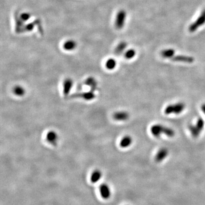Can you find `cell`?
<instances>
[{
	"label": "cell",
	"mask_w": 205,
	"mask_h": 205,
	"mask_svg": "<svg viewBox=\"0 0 205 205\" xmlns=\"http://www.w3.org/2000/svg\"><path fill=\"white\" fill-rule=\"evenodd\" d=\"M152 135L155 137H160L161 135L164 134L169 137H173L175 135V132L169 127L162 125L161 124H155L151 128Z\"/></svg>",
	"instance_id": "1"
},
{
	"label": "cell",
	"mask_w": 205,
	"mask_h": 205,
	"mask_svg": "<svg viewBox=\"0 0 205 205\" xmlns=\"http://www.w3.org/2000/svg\"><path fill=\"white\" fill-rule=\"evenodd\" d=\"M185 103L182 102H178L174 104H170L166 107L165 109L164 112L166 115H179L182 112L185 108Z\"/></svg>",
	"instance_id": "2"
},
{
	"label": "cell",
	"mask_w": 205,
	"mask_h": 205,
	"mask_svg": "<svg viewBox=\"0 0 205 205\" xmlns=\"http://www.w3.org/2000/svg\"><path fill=\"white\" fill-rule=\"evenodd\" d=\"M205 125V122L202 118H199L195 125H191L189 127L191 135L194 138H197L200 135Z\"/></svg>",
	"instance_id": "3"
},
{
	"label": "cell",
	"mask_w": 205,
	"mask_h": 205,
	"mask_svg": "<svg viewBox=\"0 0 205 205\" xmlns=\"http://www.w3.org/2000/svg\"><path fill=\"white\" fill-rule=\"evenodd\" d=\"M205 24V9L203 10L200 16L197 18V19L195 21L190 25L189 28V30L191 33H193L200 27Z\"/></svg>",
	"instance_id": "4"
},
{
	"label": "cell",
	"mask_w": 205,
	"mask_h": 205,
	"mask_svg": "<svg viewBox=\"0 0 205 205\" xmlns=\"http://www.w3.org/2000/svg\"><path fill=\"white\" fill-rule=\"evenodd\" d=\"M68 96H69V98H82L84 100L89 101V100L94 99L96 97V95L94 93V91H93L91 90L88 92L76 93H74V94H73V95Z\"/></svg>",
	"instance_id": "5"
},
{
	"label": "cell",
	"mask_w": 205,
	"mask_h": 205,
	"mask_svg": "<svg viewBox=\"0 0 205 205\" xmlns=\"http://www.w3.org/2000/svg\"><path fill=\"white\" fill-rule=\"evenodd\" d=\"M126 19V12L124 10L119 11L116 16V19L115 22L116 27L118 29H122L125 24V21Z\"/></svg>",
	"instance_id": "6"
},
{
	"label": "cell",
	"mask_w": 205,
	"mask_h": 205,
	"mask_svg": "<svg viewBox=\"0 0 205 205\" xmlns=\"http://www.w3.org/2000/svg\"><path fill=\"white\" fill-rule=\"evenodd\" d=\"M58 135L54 131H50L46 134V140L50 144L56 147L58 142Z\"/></svg>",
	"instance_id": "7"
},
{
	"label": "cell",
	"mask_w": 205,
	"mask_h": 205,
	"mask_svg": "<svg viewBox=\"0 0 205 205\" xmlns=\"http://www.w3.org/2000/svg\"><path fill=\"white\" fill-rule=\"evenodd\" d=\"M100 194L101 197L104 200H107L110 198L111 195V190L109 186L106 184H103L99 187Z\"/></svg>",
	"instance_id": "8"
},
{
	"label": "cell",
	"mask_w": 205,
	"mask_h": 205,
	"mask_svg": "<svg viewBox=\"0 0 205 205\" xmlns=\"http://www.w3.org/2000/svg\"><path fill=\"white\" fill-rule=\"evenodd\" d=\"M114 120L119 122H124L129 118V114L127 111H121L114 113L113 115Z\"/></svg>",
	"instance_id": "9"
},
{
	"label": "cell",
	"mask_w": 205,
	"mask_h": 205,
	"mask_svg": "<svg viewBox=\"0 0 205 205\" xmlns=\"http://www.w3.org/2000/svg\"><path fill=\"white\" fill-rule=\"evenodd\" d=\"M73 81L71 79H66L63 83V93L65 96H68L73 86Z\"/></svg>",
	"instance_id": "10"
},
{
	"label": "cell",
	"mask_w": 205,
	"mask_h": 205,
	"mask_svg": "<svg viewBox=\"0 0 205 205\" xmlns=\"http://www.w3.org/2000/svg\"><path fill=\"white\" fill-rule=\"evenodd\" d=\"M169 151L166 148H162L157 151L155 156V161L157 162H160L163 161L168 156Z\"/></svg>",
	"instance_id": "11"
},
{
	"label": "cell",
	"mask_w": 205,
	"mask_h": 205,
	"mask_svg": "<svg viewBox=\"0 0 205 205\" xmlns=\"http://www.w3.org/2000/svg\"><path fill=\"white\" fill-rule=\"evenodd\" d=\"M171 59L174 62H184L187 63H191L194 61V58L193 57L186 55H177L174 56Z\"/></svg>",
	"instance_id": "12"
},
{
	"label": "cell",
	"mask_w": 205,
	"mask_h": 205,
	"mask_svg": "<svg viewBox=\"0 0 205 205\" xmlns=\"http://www.w3.org/2000/svg\"><path fill=\"white\" fill-rule=\"evenodd\" d=\"M133 139L129 135L123 137L120 142V146L122 148H126L129 147L132 144Z\"/></svg>",
	"instance_id": "13"
},
{
	"label": "cell",
	"mask_w": 205,
	"mask_h": 205,
	"mask_svg": "<svg viewBox=\"0 0 205 205\" xmlns=\"http://www.w3.org/2000/svg\"><path fill=\"white\" fill-rule=\"evenodd\" d=\"M85 84L91 88V90L95 91L98 87V83L96 80L93 77H89L85 80Z\"/></svg>",
	"instance_id": "14"
},
{
	"label": "cell",
	"mask_w": 205,
	"mask_h": 205,
	"mask_svg": "<svg viewBox=\"0 0 205 205\" xmlns=\"http://www.w3.org/2000/svg\"><path fill=\"white\" fill-rule=\"evenodd\" d=\"M102 177V173L99 170H95L91 175V181L92 183H97L101 180Z\"/></svg>",
	"instance_id": "15"
},
{
	"label": "cell",
	"mask_w": 205,
	"mask_h": 205,
	"mask_svg": "<svg viewBox=\"0 0 205 205\" xmlns=\"http://www.w3.org/2000/svg\"><path fill=\"white\" fill-rule=\"evenodd\" d=\"M175 51L174 49H168L164 50L161 51V56L164 58H173L174 57Z\"/></svg>",
	"instance_id": "16"
},
{
	"label": "cell",
	"mask_w": 205,
	"mask_h": 205,
	"mask_svg": "<svg viewBox=\"0 0 205 205\" xmlns=\"http://www.w3.org/2000/svg\"><path fill=\"white\" fill-rule=\"evenodd\" d=\"M13 92L15 95H16L17 96L22 97L24 96L26 93V91H25V89L22 86H20V85H17L14 87V88L13 89Z\"/></svg>",
	"instance_id": "17"
},
{
	"label": "cell",
	"mask_w": 205,
	"mask_h": 205,
	"mask_svg": "<svg viewBox=\"0 0 205 205\" xmlns=\"http://www.w3.org/2000/svg\"><path fill=\"white\" fill-rule=\"evenodd\" d=\"M117 65L116 61L113 58L108 59L106 63V67L109 70H114Z\"/></svg>",
	"instance_id": "18"
},
{
	"label": "cell",
	"mask_w": 205,
	"mask_h": 205,
	"mask_svg": "<svg viewBox=\"0 0 205 205\" xmlns=\"http://www.w3.org/2000/svg\"><path fill=\"white\" fill-rule=\"evenodd\" d=\"M63 47L67 51H71L76 47V43L73 41H68L64 44Z\"/></svg>",
	"instance_id": "19"
},
{
	"label": "cell",
	"mask_w": 205,
	"mask_h": 205,
	"mask_svg": "<svg viewBox=\"0 0 205 205\" xmlns=\"http://www.w3.org/2000/svg\"><path fill=\"white\" fill-rule=\"evenodd\" d=\"M127 44L125 42H122L118 44L116 48L115 49V53L117 54V55L122 54L124 50L127 47Z\"/></svg>",
	"instance_id": "20"
},
{
	"label": "cell",
	"mask_w": 205,
	"mask_h": 205,
	"mask_svg": "<svg viewBox=\"0 0 205 205\" xmlns=\"http://www.w3.org/2000/svg\"><path fill=\"white\" fill-rule=\"evenodd\" d=\"M136 55V51L134 49H129L127 50L125 53V57L127 59H131L133 58Z\"/></svg>",
	"instance_id": "21"
},
{
	"label": "cell",
	"mask_w": 205,
	"mask_h": 205,
	"mask_svg": "<svg viewBox=\"0 0 205 205\" xmlns=\"http://www.w3.org/2000/svg\"><path fill=\"white\" fill-rule=\"evenodd\" d=\"M30 15L28 14H24L22 15L21 18L24 20H28L29 18Z\"/></svg>",
	"instance_id": "22"
},
{
	"label": "cell",
	"mask_w": 205,
	"mask_h": 205,
	"mask_svg": "<svg viewBox=\"0 0 205 205\" xmlns=\"http://www.w3.org/2000/svg\"><path fill=\"white\" fill-rule=\"evenodd\" d=\"M201 109L202 111V112H203V113L205 115V103L203 104L201 106Z\"/></svg>",
	"instance_id": "23"
}]
</instances>
